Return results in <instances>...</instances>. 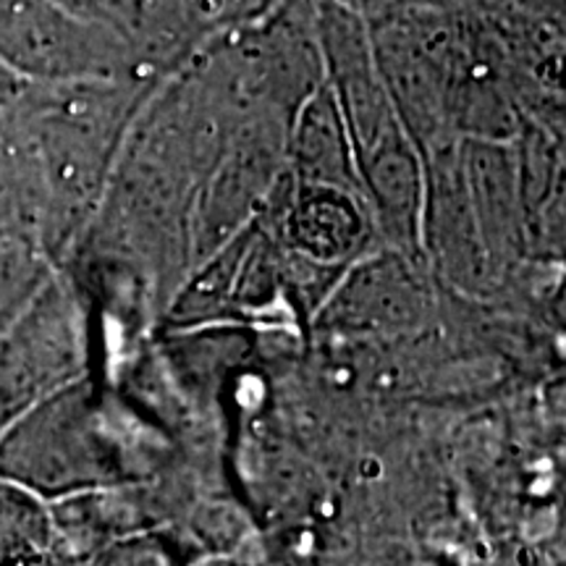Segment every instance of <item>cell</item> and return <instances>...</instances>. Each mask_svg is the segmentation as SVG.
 <instances>
[{
	"instance_id": "1",
	"label": "cell",
	"mask_w": 566,
	"mask_h": 566,
	"mask_svg": "<svg viewBox=\"0 0 566 566\" xmlns=\"http://www.w3.org/2000/svg\"><path fill=\"white\" fill-rule=\"evenodd\" d=\"M370 40L396 118L422 158L457 142L451 95L467 55L464 3L417 6L370 21Z\"/></svg>"
},
{
	"instance_id": "2",
	"label": "cell",
	"mask_w": 566,
	"mask_h": 566,
	"mask_svg": "<svg viewBox=\"0 0 566 566\" xmlns=\"http://www.w3.org/2000/svg\"><path fill=\"white\" fill-rule=\"evenodd\" d=\"M0 69L38 84L153 76L116 34L59 0H0Z\"/></svg>"
},
{
	"instance_id": "3",
	"label": "cell",
	"mask_w": 566,
	"mask_h": 566,
	"mask_svg": "<svg viewBox=\"0 0 566 566\" xmlns=\"http://www.w3.org/2000/svg\"><path fill=\"white\" fill-rule=\"evenodd\" d=\"M292 118L275 111L244 113L205 176L192 208V244L216 252L247 231L286 166V129Z\"/></svg>"
},
{
	"instance_id": "4",
	"label": "cell",
	"mask_w": 566,
	"mask_h": 566,
	"mask_svg": "<svg viewBox=\"0 0 566 566\" xmlns=\"http://www.w3.org/2000/svg\"><path fill=\"white\" fill-rule=\"evenodd\" d=\"M82 359V310L59 273L42 286L0 338V409L53 394Z\"/></svg>"
},
{
	"instance_id": "5",
	"label": "cell",
	"mask_w": 566,
	"mask_h": 566,
	"mask_svg": "<svg viewBox=\"0 0 566 566\" xmlns=\"http://www.w3.org/2000/svg\"><path fill=\"white\" fill-rule=\"evenodd\" d=\"M286 171L302 184L342 187L363 195L349 129L331 90H315L286 129Z\"/></svg>"
},
{
	"instance_id": "6",
	"label": "cell",
	"mask_w": 566,
	"mask_h": 566,
	"mask_svg": "<svg viewBox=\"0 0 566 566\" xmlns=\"http://www.w3.org/2000/svg\"><path fill=\"white\" fill-rule=\"evenodd\" d=\"M399 258H380L354 268L344 283L336 307L344 317L359 323H405L420 313V286Z\"/></svg>"
},
{
	"instance_id": "7",
	"label": "cell",
	"mask_w": 566,
	"mask_h": 566,
	"mask_svg": "<svg viewBox=\"0 0 566 566\" xmlns=\"http://www.w3.org/2000/svg\"><path fill=\"white\" fill-rule=\"evenodd\" d=\"M325 3L342 6V9L357 13L359 19H365L367 24L370 21H378L384 17H391V13L417 9V6H441V3H462V0H325Z\"/></svg>"
},
{
	"instance_id": "8",
	"label": "cell",
	"mask_w": 566,
	"mask_h": 566,
	"mask_svg": "<svg viewBox=\"0 0 566 566\" xmlns=\"http://www.w3.org/2000/svg\"><path fill=\"white\" fill-rule=\"evenodd\" d=\"M260 3H263V13H265L275 3V0H260ZM263 13H260V17H263Z\"/></svg>"
}]
</instances>
